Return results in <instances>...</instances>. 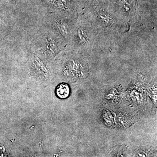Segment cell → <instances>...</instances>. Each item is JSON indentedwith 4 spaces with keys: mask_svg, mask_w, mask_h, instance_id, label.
Masks as SVG:
<instances>
[{
    "mask_svg": "<svg viewBox=\"0 0 157 157\" xmlns=\"http://www.w3.org/2000/svg\"><path fill=\"white\" fill-rule=\"evenodd\" d=\"M93 14L96 24L98 27L108 30H113L116 29L119 25V21L116 16L104 9H96Z\"/></svg>",
    "mask_w": 157,
    "mask_h": 157,
    "instance_id": "cell-2",
    "label": "cell"
},
{
    "mask_svg": "<svg viewBox=\"0 0 157 157\" xmlns=\"http://www.w3.org/2000/svg\"><path fill=\"white\" fill-rule=\"evenodd\" d=\"M55 25L57 30L64 39L71 38L74 27L67 19L64 17L58 18L56 20Z\"/></svg>",
    "mask_w": 157,
    "mask_h": 157,
    "instance_id": "cell-3",
    "label": "cell"
},
{
    "mask_svg": "<svg viewBox=\"0 0 157 157\" xmlns=\"http://www.w3.org/2000/svg\"><path fill=\"white\" fill-rule=\"evenodd\" d=\"M70 90L69 85L66 83H62L57 86L55 90V94L59 99H66L69 97Z\"/></svg>",
    "mask_w": 157,
    "mask_h": 157,
    "instance_id": "cell-4",
    "label": "cell"
},
{
    "mask_svg": "<svg viewBox=\"0 0 157 157\" xmlns=\"http://www.w3.org/2000/svg\"><path fill=\"white\" fill-rule=\"evenodd\" d=\"M96 29L89 22H82L74 27L71 38L78 48H89L92 46L96 35Z\"/></svg>",
    "mask_w": 157,
    "mask_h": 157,
    "instance_id": "cell-1",
    "label": "cell"
}]
</instances>
